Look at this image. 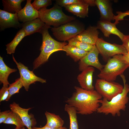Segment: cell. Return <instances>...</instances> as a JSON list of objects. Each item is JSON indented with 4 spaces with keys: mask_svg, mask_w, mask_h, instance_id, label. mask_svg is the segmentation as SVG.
Here are the masks:
<instances>
[{
    "mask_svg": "<svg viewBox=\"0 0 129 129\" xmlns=\"http://www.w3.org/2000/svg\"><path fill=\"white\" fill-rule=\"evenodd\" d=\"M118 14L117 16L114 15V20H115L114 23L116 25L119 23V21L124 20V17L127 16H129V10L127 11L124 12L118 11L116 12Z\"/></svg>",
    "mask_w": 129,
    "mask_h": 129,
    "instance_id": "31",
    "label": "cell"
},
{
    "mask_svg": "<svg viewBox=\"0 0 129 129\" xmlns=\"http://www.w3.org/2000/svg\"><path fill=\"white\" fill-rule=\"evenodd\" d=\"M55 38L63 42L68 41L83 32L85 27L83 24L75 20L57 27L50 28Z\"/></svg>",
    "mask_w": 129,
    "mask_h": 129,
    "instance_id": "6",
    "label": "cell"
},
{
    "mask_svg": "<svg viewBox=\"0 0 129 129\" xmlns=\"http://www.w3.org/2000/svg\"><path fill=\"white\" fill-rule=\"evenodd\" d=\"M31 1L27 0L24 7L17 13L19 21L24 23L38 18V11L33 7Z\"/></svg>",
    "mask_w": 129,
    "mask_h": 129,
    "instance_id": "15",
    "label": "cell"
},
{
    "mask_svg": "<svg viewBox=\"0 0 129 129\" xmlns=\"http://www.w3.org/2000/svg\"><path fill=\"white\" fill-rule=\"evenodd\" d=\"M12 58L17 65L20 75V78L23 86L27 91H28L30 85L38 81L43 83L46 82V80L36 76L33 71L30 70L28 67L20 62H18L14 58L13 54Z\"/></svg>",
    "mask_w": 129,
    "mask_h": 129,
    "instance_id": "9",
    "label": "cell"
},
{
    "mask_svg": "<svg viewBox=\"0 0 129 129\" xmlns=\"http://www.w3.org/2000/svg\"><path fill=\"white\" fill-rule=\"evenodd\" d=\"M17 70L10 68L4 63L2 57L0 56V81L3 86L8 87L9 84L8 80L9 75L15 72Z\"/></svg>",
    "mask_w": 129,
    "mask_h": 129,
    "instance_id": "21",
    "label": "cell"
},
{
    "mask_svg": "<svg viewBox=\"0 0 129 129\" xmlns=\"http://www.w3.org/2000/svg\"><path fill=\"white\" fill-rule=\"evenodd\" d=\"M9 96L8 87L3 86L0 90V102L6 101Z\"/></svg>",
    "mask_w": 129,
    "mask_h": 129,
    "instance_id": "32",
    "label": "cell"
},
{
    "mask_svg": "<svg viewBox=\"0 0 129 129\" xmlns=\"http://www.w3.org/2000/svg\"><path fill=\"white\" fill-rule=\"evenodd\" d=\"M63 50L66 52V55L71 58L75 62L80 61L88 52L68 44L64 47Z\"/></svg>",
    "mask_w": 129,
    "mask_h": 129,
    "instance_id": "20",
    "label": "cell"
},
{
    "mask_svg": "<svg viewBox=\"0 0 129 129\" xmlns=\"http://www.w3.org/2000/svg\"><path fill=\"white\" fill-rule=\"evenodd\" d=\"M98 29L96 26H90L74 38L85 43L95 45L99 33Z\"/></svg>",
    "mask_w": 129,
    "mask_h": 129,
    "instance_id": "17",
    "label": "cell"
},
{
    "mask_svg": "<svg viewBox=\"0 0 129 129\" xmlns=\"http://www.w3.org/2000/svg\"><path fill=\"white\" fill-rule=\"evenodd\" d=\"M26 36L24 31L21 28L18 32L13 40L6 45L7 54H11L15 53L17 46L22 39Z\"/></svg>",
    "mask_w": 129,
    "mask_h": 129,
    "instance_id": "24",
    "label": "cell"
},
{
    "mask_svg": "<svg viewBox=\"0 0 129 129\" xmlns=\"http://www.w3.org/2000/svg\"><path fill=\"white\" fill-rule=\"evenodd\" d=\"M24 0H2L3 10L8 12L17 13L22 9L21 3Z\"/></svg>",
    "mask_w": 129,
    "mask_h": 129,
    "instance_id": "23",
    "label": "cell"
},
{
    "mask_svg": "<svg viewBox=\"0 0 129 129\" xmlns=\"http://www.w3.org/2000/svg\"><path fill=\"white\" fill-rule=\"evenodd\" d=\"M19 129H25L24 127L22 128H19Z\"/></svg>",
    "mask_w": 129,
    "mask_h": 129,
    "instance_id": "37",
    "label": "cell"
},
{
    "mask_svg": "<svg viewBox=\"0 0 129 129\" xmlns=\"http://www.w3.org/2000/svg\"><path fill=\"white\" fill-rule=\"evenodd\" d=\"M96 5L100 12V20L111 22L114 20V15L113 12L112 4L108 0H95Z\"/></svg>",
    "mask_w": 129,
    "mask_h": 129,
    "instance_id": "14",
    "label": "cell"
},
{
    "mask_svg": "<svg viewBox=\"0 0 129 129\" xmlns=\"http://www.w3.org/2000/svg\"><path fill=\"white\" fill-rule=\"evenodd\" d=\"M19 128H18L16 127L14 129H19Z\"/></svg>",
    "mask_w": 129,
    "mask_h": 129,
    "instance_id": "38",
    "label": "cell"
},
{
    "mask_svg": "<svg viewBox=\"0 0 129 129\" xmlns=\"http://www.w3.org/2000/svg\"><path fill=\"white\" fill-rule=\"evenodd\" d=\"M10 110H7L0 112V124L3 123L7 118Z\"/></svg>",
    "mask_w": 129,
    "mask_h": 129,
    "instance_id": "33",
    "label": "cell"
},
{
    "mask_svg": "<svg viewBox=\"0 0 129 129\" xmlns=\"http://www.w3.org/2000/svg\"><path fill=\"white\" fill-rule=\"evenodd\" d=\"M75 91L65 101L74 107L77 114L88 115L97 112L100 107L102 97L95 90H88L75 86Z\"/></svg>",
    "mask_w": 129,
    "mask_h": 129,
    "instance_id": "1",
    "label": "cell"
},
{
    "mask_svg": "<svg viewBox=\"0 0 129 129\" xmlns=\"http://www.w3.org/2000/svg\"><path fill=\"white\" fill-rule=\"evenodd\" d=\"M96 27L106 37L108 38L111 34H113L118 36L122 41L124 38L125 35L117 28L114 23L100 20L98 21Z\"/></svg>",
    "mask_w": 129,
    "mask_h": 129,
    "instance_id": "16",
    "label": "cell"
},
{
    "mask_svg": "<svg viewBox=\"0 0 129 129\" xmlns=\"http://www.w3.org/2000/svg\"><path fill=\"white\" fill-rule=\"evenodd\" d=\"M95 71L94 68L89 66L77 76V79L81 87L88 90H94L92 84V77Z\"/></svg>",
    "mask_w": 129,
    "mask_h": 129,
    "instance_id": "13",
    "label": "cell"
},
{
    "mask_svg": "<svg viewBox=\"0 0 129 129\" xmlns=\"http://www.w3.org/2000/svg\"><path fill=\"white\" fill-rule=\"evenodd\" d=\"M17 13L13 14L0 10V27L1 30L8 28L21 27Z\"/></svg>",
    "mask_w": 129,
    "mask_h": 129,
    "instance_id": "12",
    "label": "cell"
},
{
    "mask_svg": "<svg viewBox=\"0 0 129 129\" xmlns=\"http://www.w3.org/2000/svg\"><path fill=\"white\" fill-rule=\"evenodd\" d=\"M52 4L51 0H35L32 5L35 9L38 11L41 8H47Z\"/></svg>",
    "mask_w": 129,
    "mask_h": 129,
    "instance_id": "29",
    "label": "cell"
},
{
    "mask_svg": "<svg viewBox=\"0 0 129 129\" xmlns=\"http://www.w3.org/2000/svg\"><path fill=\"white\" fill-rule=\"evenodd\" d=\"M23 86L20 77L16 79L14 82L10 84L8 86L9 96L6 101H9L13 95L19 93V90Z\"/></svg>",
    "mask_w": 129,
    "mask_h": 129,
    "instance_id": "28",
    "label": "cell"
},
{
    "mask_svg": "<svg viewBox=\"0 0 129 129\" xmlns=\"http://www.w3.org/2000/svg\"><path fill=\"white\" fill-rule=\"evenodd\" d=\"M39 18L46 25L57 27L75 20L73 16L67 15L63 11L62 7L55 4L49 9L44 8L40 9Z\"/></svg>",
    "mask_w": 129,
    "mask_h": 129,
    "instance_id": "5",
    "label": "cell"
},
{
    "mask_svg": "<svg viewBox=\"0 0 129 129\" xmlns=\"http://www.w3.org/2000/svg\"><path fill=\"white\" fill-rule=\"evenodd\" d=\"M129 67V64L124 60L123 54H117L108 61L97 76L107 81H114Z\"/></svg>",
    "mask_w": 129,
    "mask_h": 129,
    "instance_id": "4",
    "label": "cell"
},
{
    "mask_svg": "<svg viewBox=\"0 0 129 129\" xmlns=\"http://www.w3.org/2000/svg\"><path fill=\"white\" fill-rule=\"evenodd\" d=\"M99 54L95 45L87 54L81 59L79 63V69L80 71L83 70L89 66L94 67L100 71L103 68L104 65L99 62L98 55Z\"/></svg>",
    "mask_w": 129,
    "mask_h": 129,
    "instance_id": "10",
    "label": "cell"
},
{
    "mask_svg": "<svg viewBox=\"0 0 129 129\" xmlns=\"http://www.w3.org/2000/svg\"><path fill=\"white\" fill-rule=\"evenodd\" d=\"M84 3V0H57L56 4L61 7H65L72 5Z\"/></svg>",
    "mask_w": 129,
    "mask_h": 129,
    "instance_id": "30",
    "label": "cell"
},
{
    "mask_svg": "<svg viewBox=\"0 0 129 129\" xmlns=\"http://www.w3.org/2000/svg\"><path fill=\"white\" fill-rule=\"evenodd\" d=\"M45 114L47 119L46 126L55 128L63 127L64 123V121L59 115L47 111L45 112Z\"/></svg>",
    "mask_w": 129,
    "mask_h": 129,
    "instance_id": "22",
    "label": "cell"
},
{
    "mask_svg": "<svg viewBox=\"0 0 129 129\" xmlns=\"http://www.w3.org/2000/svg\"><path fill=\"white\" fill-rule=\"evenodd\" d=\"M68 42V44L88 52L91 50L94 45L78 40L74 38L70 39Z\"/></svg>",
    "mask_w": 129,
    "mask_h": 129,
    "instance_id": "27",
    "label": "cell"
},
{
    "mask_svg": "<svg viewBox=\"0 0 129 129\" xmlns=\"http://www.w3.org/2000/svg\"><path fill=\"white\" fill-rule=\"evenodd\" d=\"M32 129H67L65 127H62L58 128H52L47 126L45 125L44 126L41 127H36L32 128Z\"/></svg>",
    "mask_w": 129,
    "mask_h": 129,
    "instance_id": "35",
    "label": "cell"
},
{
    "mask_svg": "<svg viewBox=\"0 0 129 129\" xmlns=\"http://www.w3.org/2000/svg\"><path fill=\"white\" fill-rule=\"evenodd\" d=\"M122 42L123 43L122 45L125 48L127 52H129V35H125Z\"/></svg>",
    "mask_w": 129,
    "mask_h": 129,
    "instance_id": "34",
    "label": "cell"
},
{
    "mask_svg": "<svg viewBox=\"0 0 129 129\" xmlns=\"http://www.w3.org/2000/svg\"><path fill=\"white\" fill-rule=\"evenodd\" d=\"M120 76L123 80L124 83L123 91L110 101L104 98L102 99L100 102L101 105L98 109L97 113L106 115L110 114L113 116H119L121 115V111L125 110L126 105L129 100L127 96L129 92V86L126 83L124 75L122 74Z\"/></svg>",
    "mask_w": 129,
    "mask_h": 129,
    "instance_id": "2",
    "label": "cell"
},
{
    "mask_svg": "<svg viewBox=\"0 0 129 129\" xmlns=\"http://www.w3.org/2000/svg\"><path fill=\"white\" fill-rule=\"evenodd\" d=\"M95 45L99 53L107 62L116 55H123L128 52L122 45L111 43L106 42L102 38H98Z\"/></svg>",
    "mask_w": 129,
    "mask_h": 129,
    "instance_id": "8",
    "label": "cell"
},
{
    "mask_svg": "<svg viewBox=\"0 0 129 129\" xmlns=\"http://www.w3.org/2000/svg\"><path fill=\"white\" fill-rule=\"evenodd\" d=\"M51 28L50 26L45 24L40 32L42 34V43L40 49V54L33 62V70L47 62L50 55L53 53L63 51L64 47L68 44L65 42H60L53 38L48 31V29Z\"/></svg>",
    "mask_w": 129,
    "mask_h": 129,
    "instance_id": "3",
    "label": "cell"
},
{
    "mask_svg": "<svg viewBox=\"0 0 129 129\" xmlns=\"http://www.w3.org/2000/svg\"><path fill=\"white\" fill-rule=\"evenodd\" d=\"M21 24L22 28L24 31L26 36L37 32L40 33L45 25L38 18Z\"/></svg>",
    "mask_w": 129,
    "mask_h": 129,
    "instance_id": "18",
    "label": "cell"
},
{
    "mask_svg": "<svg viewBox=\"0 0 129 129\" xmlns=\"http://www.w3.org/2000/svg\"><path fill=\"white\" fill-rule=\"evenodd\" d=\"M3 123L14 125L16 127L19 128L23 127L25 126L19 115L11 110L7 118Z\"/></svg>",
    "mask_w": 129,
    "mask_h": 129,
    "instance_id": "26",
    "label": "cell"
},
{
    "mask_svg": "<svg viewBox=\"0 0 129 129\" xmlns=\"http://www.w3.org/2000/svg\"><path fill=\"white\" fill-rule=\"evenodd\" d=\"M123 55L124 60L129 64V52H128Z\"/></svg>",
    "mask_w": 129,
    "mask_h": 129,
    "instance_id": "36",
    "label": "cell"
},
{
    "mask_svg": "<svg viewBox=\"0 0 129 129\" xmlns=\"http://www.w3.org/2000/svg\"><path fill=\"white\" fill-rule=\"evenodd\" d=\"M9 107L11 110L19 115L25 126L28 129H32V128L35 127L37 122L34 115L31 113H28L29 110L32 108H23L15 102L11 104Z\"/></svg>",
    "mask_w": 129,
    "mask_h": 129,
    "instance_id": "11",
    "label": "cell"
},
{
    "mask_svg": "<svg viewBox=\"0 0 129 129\" xmlns=\"http://www.w3.org/2000/svg\"><path fill=\"white\" fill-rule=\"evenodd\" d=\"M95 88L103 98L110 101L122 92L124 86L114 81H108L100 78L96 80Z\"/></svg>",
    "mask_w": 129,
    "mask_h": 129,
    "instance_id": "7",
    "label": "cell"
},
{
    "mask_svg": "<svg viewBox=\"0 0 129 129\" xmlns=\"http://www.w3.org/2000/svg\"><path fill=\"white\" fill-rule=\"evenodd\" d=\"M89 5L85 3L76 4L65 7L68 11L81 18H84L88 16Z\"/></svg>",
    "mask_w": 129,
    "mask_h": 129,
    "instance_id": "19",
    "label": "cell"
},
{
    "mask_svg": "<svg viewBox=\"0 0 129 129\" xmlns=\"http://www.w3.org/2000/svg\"><path fill=\"white\" fill-rule=\"evenodd\" d=\"M64 110L67 113L69 116L70 121L69 129H79L77 113L75 108L66 104L64 106Z\"/></svg>",
    "mask_w": 129,
    "mask_h": 129,
    "instance_id": "25",
    "label": "cell"
}]
</instances>
